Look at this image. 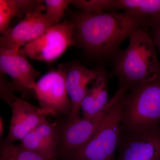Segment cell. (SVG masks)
I'll return each instance as SVG.
<instances>
[{"mask_svg": "<svg viewBox=\"0 0 160 160\" xmlns=\"http://www.w3.org/2000/svg\"><path fill=\"white\" fill-rule=\"evenodd\" d=\"M117 160L160 159V126L140 131H121Z\"/></svg>", "mask_w": 160, "mask_h": 160, "instance_id": "9", "label": "cell"}, {"mask_svg": "<svg viewBox=\"0 0 160 160\" xmlns=\"http://www.w3.org/2000/svg\"><path fill=\"white\" fill-rule=\"evenodd\" d=\"M160 126V74L126 94L121 131L154 129Z\"/></svg>", "mask_w": 160, "mask_h": 160, "instance_id": "4", "label": "cell"}, {"mask_svg": "<svg viewBox=\"0 0 160 160\" xmlns=\"http://www.w3.org/2000/svg\"><path fill=\"white\" fill-rule=\"evenodd\" d=\"M45 6L38 5L13 28L8 29L1 37L0 48L10 51H18L56 24L43 12Z\"/></svg>", "mask_w": 160, "mask_h": 160, "instance_id": "8", "label": "cell"}, {"mask_svg": "<svg viewBox=\"0 0 160 160\" xmlns=\"http://www.w3.org/2000/svg\"><path fill=\"white\" fill-rule=\"evenodd\" d=\"M44 2L46 14L56 25L59 24L68 5L71 4L70 0H46Z\"/></svg>", "mask_w": 160, "mask_h": 160, "instance_id": "19", "label": "cell"}, {"mask_svg": "<svg viewBox=\"0 0 160 160\" xmlns=\"http://www.w3.org/2000/svg\"><path fill=\"white\" fill-rule=\"evenodd\" d=\"M97 70H92L78 62L69 66L66 78V86L72 103V111L66 122L79 118L81 105L87 94L88 84L96 78Z\"/></svg>", "mask_w": 160, "mask_h": 160, "instance_id": "13", "label": "cell"}, {"mask_svg": "<svg viewBox=\"0 0 160 160\" xmlns=\"http://www.w3.org/2000/svg\"><path fill=\"white\" fill-rule=\"evenodd\" d=\"M42 1L37 0H0V32L8 29L13 17H22L33 11Z\"/></svg>", "mask_w": 160, "mask_h": 160, "instance_id": "16", "label": "cell"}, {"mask_svg": "<svg viewBox=\"0 0 160 160\" xmlns=\"http://www.w3.org/2000/svg\"><path fill=\"white\" fill-rule=\"evenodd\" d=\"M151 37L155 46L160 52V23L151 27Z\"/></svg>", "mask_w": 160, "mask_h": 160, "instance_id": "20", "label": "cell"}, {"mask_svg": "<svg viewBox=\"0 0 160 160\" xmlns=\"http://www.w3.org/2000/svg\"><path fill=\"white\" fill-rule=\"evenodd\" d=\"M127 90L119 86L109 112L95 133L83 146L71 152L66 160H116L121 132L123 103Z\"/></svg>", "mask_w": 160, "mask_h": 160, "instance_id": "3", "label": "cell"}, {"mask_svg": "<svg viewBox=\"0 0 160 160\" xmlns=\"http://www.w3.org/2000/svg\"><path fill=\"white\" fill-rule=\"evenodd\" d=\"M114 98L109 100L104 110L91 117H80L72 122H66L61 127L59 152L65 158L71 152L83 146L95 133L102 123L112 105Z\"/></svg>", "mask_w": 160, "mask_h": 160, "instance_id": "10", "label": "cell"}, {"mask_svg": "<svg viewBox=\"0 0 160 160\" xmlns=\"http://www.w3.org/2000/svg\"><path fill=\"white\" fill-rule=\"evenodd\" d=\"M151 34L146 28L136 29L129 46L114 56V68L108 75L117 77L119 86L128 91L160 74V63Z\"/></svg>", "mask_w": 160, "mask_h": 160, "instance_id": "2", "label": "cell"}, {"mask_svg": "<svg viewBox=\"0 0 160 160\" xmlns=\"http://www.w3.org/2000/svg\"><path fill=\"white\" fill-rule=\"evenodd\" d=\"M4 132V122L2 117H0V136L2 138Z\"/></svg>", "mask_w": 160, "mask_h": 160, "instance_id": "21", "label": "cell"}, {"mask_svg": "<svg viewBox=\"0 0 160 160\" xmlns=\"http://www.w3.org/2000/svg\"><path fill=\"white\" fill-rule=\"evenodd\" d=\"M61 127L48 121L37 126L21 140L26 149L49 160H55L58 156Z\"/></svg>", "mask_w": 160, "mask_h": 160, "instance_id": "12", "label": "cell"}, {"mask_svg": "<svg viewBox=\"0 0 160 160\" xmlns=\"http://www.w3.org/2000/svg\"><path fill=\"white\" fill-rule=\"evenodd\" d=\"M72 23L76 44L97 58L114 57L133 31L147 27L145 19L126 11L101 14L82 12L74 17Z\"/></svg>", "mask_w": 160, "mask_h": 160, "instance_id": "1", "label": "cell"}, {"mask_svg": "<svg viewBox=\"0 0 160 160\" xmlns=\"http://www.w3.org/2000/svg\"><path fill=\"white\" fill-rule=\"evenodd\" d=\"M159 160H160V159Z\"/></svg>", "mask_w": 160, "mask_h": 160, "instance_id": "22", "label": "cell"}, {"mask_svg": "<svg viewBox=\"0 0 160 160\" xmlns=\"http://www.w3.org/2000/svg\"><path fill=\"white\" fill-rule=\"evenodd\" d=\"M112 0H75L71 1V4L87 13L101 14L105 10H109Z\"/></svg>", "mask_w": 160, "mask_h": 160, "instance_id": "18", "label": "cell"}, {"mask_svg": "<svg viewBox=\"0 0 160 160\" xmlns=\"http://www.w3.org/2000/svg\"><path fill=\"white\" fill-rule=\"evenodd\" d=\"M118 9L144 18L147 27L160 23V0H112L109 10Z\"/></svg>", "mask_w": 160, "mask_h": 160, "instance_id": "15", "label": "cell"}, {"mask_svg": "<svg viewBox=\"0 0 160 160\" xmlns=\"http://www.w3.org/2000/svg\"><path fill=\"white\" fill-rule=\"evenodd\" d=\"M1 77V98L11 107L12 117L9 133L4 141L13 143L22 140L39 125L47 122L41 108L16 96L12 88Z\"/></svg>", "mask_w": 160, "mask_h": 160, "instance_id": "6", "label": "cell"}, {"mask_svg": "<svg viewBox=\"0 0 160 160\" xmlns=\"http://www.w3.org/2000/svg\"><path fill=\"white\" fill-rule=\"evenodd\" d=\"M27 57L19 51H10L0 48L1 74L10 76L19 90L33 91L40 73L31 66Z\"/></svg>", "mask_w": 160, "mask_h": 160, "instance_id": "11", "label": "cell"}, {"mask_svg": "<svg viewBox=\"0 0 160 160\" xmlns=\"http://www.w3.org/2000/svg\"><path fill=\"white\" fill-rule=\"evenodd\" d=\"M0 160H49L26 149L22 145L4 141L1 144Z\"/></svg>", "mask_w": 160, "mask_h": 160, "instance_id": "17", "label": "cell"}, {"mask_svg": "<svg viewBox=\"0 0 160 160\" xmlns=\"http://www.w3.org/2000/svg\"><path fill=\"white\" fill-rule=\"evenodd\" d=\"M98 74L93 81L92 87L88 89L87 94L81 105L82 117H91L104 110L109 104L108 76L103 68L98 69Z\"/></svg>", "mask_w": 160, "mask_h": 160, "instance_id": "14", "label": "cell"}, {"mask_svg": "<svg viewBox=\"0 0 160 160\" xmlns=\"http://www.w3.org/2000/svg\"><path fill=\"white\" fill-rule=\"evenodd\" d=\"M68 68L61 65L47 72L36 82L33 89L42 111L47 115H65L69 117L72 103L66 86Z\"/></svg>", "mask_w": 160, "mask_h": 160, "instance_id": "5", "label": "cell"}, {"mask_svg": "<svg viewBox=\"0 0 160 160\" xmlns=\"http://www.w3.org/2000/svg\"><path fill=\"white\" fill-rule=\"evenodd\" d=\"M75 44L73 24L66 22L50 27L19 51L32 59L50 62Z\"/></svg>", "mask_w": 160, "mask_h": 160, "instance_id": "7", "label": "cell"}]
</instances>
